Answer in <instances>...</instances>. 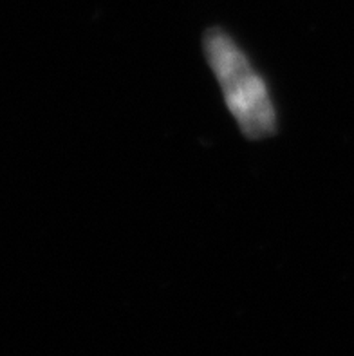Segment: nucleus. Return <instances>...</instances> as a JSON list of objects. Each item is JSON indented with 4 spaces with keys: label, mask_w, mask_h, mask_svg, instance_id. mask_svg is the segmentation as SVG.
I'll return each instance as SVG.
<instances>
[{
    "label": "nucleus",
    "mask_w": 354,
    "mask_h": 356,
    "mask_svg": "<svg viewBox=\"0 0 354 356\" xmlns=\"http://www.w3.org/2000/svg\"><path fill=\"white\" fill-rule=\"evenodd\" d=\"M202 51L242 134L255 141L277 134L278 113L268 81L234 36L210 27L202 36Z\"/></svg>",
    "instance_id": "obj_1"
}]
</instances>
